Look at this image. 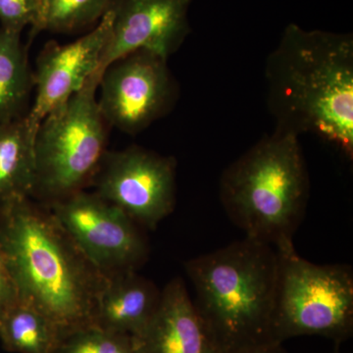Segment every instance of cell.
<instances>
[{
    "instance_id": "2e32d148",
    "label": "cell",
    "mask_w": 353,
    "mask_h": 353,
    "mask_svg": "<svg viewBox=\"0 0 353 353\" xmlns=\"http://www.w3.org/2000/svg\"><path fill=\"white\" fill-rule=\"evenodd\" d=\"M62 340L46 316L23 301H18L0 319V341L7 352L57 353Z\"/></svg>"
},
{
    "instance_id": "ac0fdd59",
    "label": "cell",
    "mask_w": 353,
    "mask_h": 353,
    "mask_svg": "<svg viewBox=\"0 0 353 353\" xmlns=\"http://www.w3.org/2000/svg\"><path fill=\"white\" fill-rule=\"evenodd\" d=\"M57 353H137L132 336L92 326L62 340Z\"/></svg>"
},
{
    "instance_id": "8992f818",
    "label": "cell",
    "mask_w": 353,
    "mask_h": 353,
    "mask_svg": "<svg viewBox=\"0 0 353 353\" xmlns=\"http://www.w3.org/2000/svg\"><path fill=\"white\" fill-rule=\"evenodd\" d=\"M271 341L320 336L340 343L353 333V273L345 264H315L296 250H277Z\"/></svg>"
},
{
    "instance_id": "44dd1931",
    "label": "cell",
    "mask_w": 353,
    "mask_h": 353,
    "mask_svg": "<svg viewBox=\"0 0 353 353\" xmlns=\"http://www.w3.org/2000/svg\"><path fill=\"white\" fill-rule=\"evenodd\" d=\"M222 353H287V352L283 347V343L267 341L233 348Z\"/></svg>"
},
{
    "instance_id": "ba28073f",
    "label": "cell",
    "mask_w": 353,
    "mask_h": 353,
    "mask_svg": "<svg viewBox=\"0 0 353 353\" xmlns=\"http://www.w3.org/2000/svg\"><path fill=\"white\" fill-rule=\"evenodd\" d=\"M176 175L175 158L132 145L108 150L90 187L139 226L153 230L175 208Z\"/></svg>"
},
{
    "instance_id": "d6986e66",
    "label": "cell",
    "mask_w": 353,
    "mask_h": 353,
    "mask_svg": "<svg viewBox=\"0 0 353 353\" xmlns=\"http://www.w3.org/2000/svg\"><path fill=\"white\" fill-rule=\"evenodd\" d=\"M41 0H0L1 28L22 32L27 26L36 25Z\"/></svg>"
},
{
    "instance_id": "e0dca14e",
    "label": "cell",
    "mask_w": 353,
    "mask_h": 353,
    "mask_svg": "<svg viewBox=\"0 0 353 353\" xmlns=\"http://www.w3.org/2000/svg\"><path fill=\"white\" fill-rule=\"evenodd\" d=\"M113 0H41L36 25L31 28L30 39L39 32H72L99 23Z\"/></svg>"
},
{
    "instance_id": "7a4b0ae2",
    "label": "cell",
    "mask_w": 353,
    "mask_h": 353,
    "mask_svg": "<svg viewBox=\"0 0 353 353\" xmlns=\"http://www.w3.org/2000/svg\"><path fill=\"white\" fill-rule=\"evenodd\" d=\"M276 132L313 134L353 157V38L290 24L265 68Z\"/></svg>"
},
{
    "instance_id": "5b68a950",
    "label": "cell",
    "mask_w": 353,
    "mask_h": 353,
    "mask_svg": "<svg viewBox=\"0 0 353 353\" xmlns=\"http://www.w3.org/2000/svg\"><path fill=\"white\" fill-rule=\"evenodd\" d=\"M101 75L95 72L39 124L34 139V201L50 205L92 185L108 152L109 126L97 99Z\"/></svg>"
},
{
    "instance_id": "30bf717a",
    "label": "cell",
    "mask_w": 353,
    "mask_h": 353,
    "mask_svg": "<svg viewBox=\"0 0 353 353\" xmlns=\"http://www.w3.org/2000/svg\"><path fill=\"white\" fill-rule=\"evenodd\" d=\"M112 23L110 7L97 27L82 38L66 44L55 41L46 44L34 72L36 97L26 116L28 126L34 134L41 121L63 106L99 70Z\"/></svg>"
},
{
    "instance_id": "6da1fadb",
    "label": "cell",
    "mask_w": 353,
    "mask_h": 353,
    "mask_svg": "<svg viewBox=\"0 0 353 353\" xmlns=\"http://www.w3.org/2000/svg\"><path fill=\"white\" fill-rule=\"evenodd\" d=\"M0 248L18 301L38 309L63 339L94 325L108 277L48 206L31 197L1 204Z\"/></svg>"
},
{
    "instance_id": "8fae6325",
    "label": "cell",
    "mask_w": 353,
    "mask_h": 353,
    "mask_svg": "<svg viewBox=\"0 0 353 353\" xmlns=\"http://www.w3.org/2000/svg\"><path fill=\"white\" fill-rule=\"evenodd\" d=\"M194 0H113V23L97 72L137 50L169 59L190 32V6Z\"/></svg>"
},
{
    "instance_id": "52a82bcc",
    "label": "cell",
    "mask_w": 353,
    "mask_h": 353,
    "mask_svg": "<svg viewBox=\"0 0 353 353\" xmlns=\"http://www.w3.org/2000/svg\"><path fill=\"white\" fill-rule=\"evenodd\" d=\"M46 206L106 277L138 271L148 260L143 228L97 192L81 190Z\"/></svg>"
},
{
    "instance_id": "9a60e30c",
    "label": "cell",
    "mask_w": 353,
    "mask_h": 353,
    "mask_svg": "<svg viewBox=\"0 0 353 353\" xmlns=\"http://www.w3.org/2000/svg\"><path fill=\"white\" fill-rule=\"evenodd\" d=\"M34 88V71L21 32L0 28V123L27 116Z\"/></svg>"
},
{
    "instance_id": "277c9868",
    "label": "cell",
    "mask_w": 353,
    "mask_h": 353,
    "mask_svg": "<svg viewBox=\"0 0 353 353\" xmlns=\"http://www.w3.org/2000/svg\"><path fill=\"white\" fill-rule=\"evenodd\" d=\"M309 176L299 137L276 132L223 173V208L246 238L279 250L294 248L305 213Z\"/></svg>"
},
{
    "instance_id": "5bb4252c",
    "label": "cell",
    "mask_w": 353,
    "mask_h": 353,
    "mask_svg": "<svg viewBox=\"0 0 353 353\" xmlns=\"http://www.w3.org/2000/svg\"><path fill=\"white\" fill-rule=\"evenodd\" d=\"M34 139L26 117L0 123V205L31 197L36 172Z\"/></svg>"
},
{
    "instance_id": "3957f363",
    "label": "cell",
    "mask_w": 353,
    "mask_h": 353,
    "mask_svg": "<svg viewBox=\"0 0 353 353\" xmlns=\"http://www.w3.org/2000/svg\"><path fill=\"white\" fill-rule=\"evenodd\" d=\"M278 266L275 248L246 236L185 262L192 301L222 352L271 341Z\"/></svg>"
},
{
    "instance_id": "4fadbf2b",
    "label": "cell",
    "mask_w": 353,
    "mask_h": 353,
    "mask_svg": "<svg viewBox=\"0 0 353 353\" xmlns=\"http://www.w3.org/2000/svg\"><path fill=\"white\" fill-rule=\"evenodd\" d=\"M161 290L138 271L108 276L99 294L94 326L134 336L152 319L159 303Z\"/></svg>"
},
{
    "instance_id": "9c48e42d",
    "label": "cell",
    "mask_w": 353,
    "mask_h": 353,
    "mask_svg": "<svg viewBox=\"0 0 353 353\" xmlns=\"http://www.w3.org/2000/svg\"><path fill=\"white\" fill-rule=\"evenodd\" d=\"M168 59L137 50L114 61L99 81V110L109 127L138 134L171 109L176 87Z\"/></svg>"
},
{
    "instance_id": "ffe728a7",
    "label": "cell",
    "mask_w": 353,
    "mask_h": 353,
    "mask_svg": "<svg viewBox=\"0 0 353 353\" xmlns=\"http://www.w3.org/2000/svg\"><path fill=\"white\" fill-rule=\"evenodd\" d=\"M17 301V292L0 248V319Z\"/></svg>"
},
{
    "instance_id": "7c38bea8",
    "label": "cell",
    "mask_w": 353,
    "mask_h": 353,
    "mask_svg": "<svg viewBox=\"0 0 353 353\" xmlns=\"http://www.w3.org/2000/svg\"><path fill=\"white\" fill-rule=\"evenodd\" d=\"M132 340L137 353H222L181 278L165 285L152 319Z\"/></svg>"
}]
</instances>
